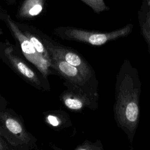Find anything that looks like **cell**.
<instances>
[{
  "mask_svg": "<svg viewBox=\"0 0 150 150\" xmlns=\"http://www.w3.org/2000/svg\"><path fill=\"white\" fill-rule=\"evenodd\" d=\"M6 3H8L9 4H14L16 3L17 0H4Z\"/></svg>",
  "mask_w": 150,
  "mask_h": 150,
  "instance_id": "cell-16",
  "label": "cell"
},
{
  "mask_svg": "<svg viewBox=\"0 0 150 150\" xmlns=\"http://www.w3.org/2000/svg\"><path fill=\"white\" fill-rule=\"evenodd\" d=\"M45 0H24L19 7L16 16L19 19H30L39 15L43 11Z\"/></svg>",
  "mask_w": 150,
  "mask_h": 150,
  "instance_id": "cell-8",
  "label": "cell"
},
{
  "mask_svg": "<svg viewBox=\"0 0 150 150\" xmlns=\"http://www.w3.org/2000/svg\"><path fill=\"white\" fill-rule=\"evenodd\" d=\"M47 119L49 123L53 127H57L60 124V120L56 116L49 115L47 116Z\"/></svg>",
  "mask_w": 150,
  "mask_h": 150,
  "instance_id": "cell-14",
  "label": "cell"
},
{
  "mask_svg": "<svg viewBox=\"0 0 150 150\" xmlns=\"http://www.w3.org/2000/svg\"><path fill=\"white\" fill-rule=\"evenodd\" d=\"M4 124L7 129L18 139L26 141V133L21 122L15 117L9 115H4Z\"/></svg>",
  "mask_w": 150,
  "mask_h": 150,
  "instance_id": "cell-10",
  "label": "cell"
},
{
  "mask_svg": "<svg viewBox=\"0 0 150 150\" xmlns=\"http://www.w3.org/2000/svg\"><path fill=\"white\" fill-rule=\"evenodd\" d=\"M133 25L128 23L122 28L111 32L87 30L72 27H59L55 29L56 35L63 39L74 40L93 46H101L107 42L128 36L133 30Z\"/></svg>",
  "mask_w": 150,
  "mask_h": 150,
  "instance_id": "cell-2",
  "label": "cell"
},
{
  "mask_svg": "<svg viewBox=\"0 0 150 150\" xmlns=\"http://www.w3.org/2000/svg\"><path fill=\"white\" fill-rule=\"evenodd\" d=\"M138 19L141 34L148 45L150 54V5L142 1L138 12Z\"/></svg>",
  "mask_w": 150,
  "mask_h": 150,
  "instance_id": "cell-9",
  "label": "cell"
},
{
  "mask_svg": "<svg viewBox=\"0 0 150 150\" xmlns=\"http://www.w3.org/2000/svg\"><path fill=\"white\" fill-rule=\"evenodd\" d=\"M83 3L88 5L96 13H100L110 9L104 0H81Z\"/></svg>",
  "mask_w": 150,
  "mask_h": 150,
  "instance_id": "cell-12",
  "label": "cell"
},
{
  "mask_svg": "<svg viewBox=\"0 0 150 150\" xmlns=\"http://www.w3.org/2000/svg\"><path fill=\"white\" fill-rule=\"evenodd\" d=\"M5 54L16 71L26 81L38 88H42V83L36 73L31 69L21 59L12 53L11 49L5 50Z\"/></svg>",
  "mask_w": 150,
  "mask_h": 150,
  "instance_id": "cell-7",
  "label": "cell"
},
{
  "mask_svg": "<svg viewBox=\"0 0 150 150\" xmlns=\"http://www.w3.org/2000/svg\"><path fill=\"white\" fill-rule=\"evenodd\" d=\"M143 1H145V2H146L147 4H148L149 5H150V0H142Z\"/></svg>",
  "mask_w": 150,
  "mask_h": 150,
  "instance_id": "cell-17",
  "label": "cell"
},
{
  "mask_svg": "<svg viewBox=\"0 0 150 150\" xmlns=\"http://www.w3.org/2000/svg\"><path fill=\"white\" fill-rule=\"evenodd\" d=\"M76 149L77 150H103V147L100 141L96 143H92L88 141H86L83 144L77 146Z\"/></svg>",
  "mask_w": 150,
  "mask_h": 150,
  "instance_id": "cell-13",
  "label": "cell"
},
{
  "mask_svg": "<svg viewBox=\"0 0 150 150\" xmlns=\"http://www.w3.org/2000/svg\"><path fill=\"white\" fill-rule=\"evenodd\" d=\"M8 148L7 146L5 145V143L0 138V150H2V149H6Z\"/></svg>",
  "mask_w": 150,
  "mask_h": 150,
  "instance_id": "cell-15",
  "label": "cell"
},
{
  "mask_svg": "<svg viewBox=\"0 0 150 150\" xmlns=\"http://www.w3.org/2000/svg\"><path fill=\"white\" fill-rule=\"evenodd\" d=\"M0 18L4 21L15 38L18 40L25 57L33 64L43 76L46 77L50 65L38 54L32 43L16 23L4 10L0 8Z\"/></svg>",
  "mask_w": 150,
  "mask_h": 150,
  "instance_id": "cell-3",
  "label": "cell"
},
{
  "mask_svg": "<svg viewBox=\"0 0 150 150\" xmlns=\"http://www.w3.org/2000/svg\"><path fill=\"white\" fill-rule=\"evenodd\" d=\"M40 39L52 58L64 60L78 67L90 79L96 80L93 69L81 56L64 46L54 43L45 36Z\"/></svg>",
  "mask_w": 150,
  "mask_h": 150,
  "instance_id": "cell-5",
  "label": "cell"
},
{
  "mask_svg": "<svg viewBox=\"0 0 150 150\" xmlns=\"http://www.w3.org/2000/svg\"><path fill=\"white\" fill-rule=\"evenodd\" d=\"M141 92L138 71L125 59L116 77L113 111L117 127L126 134L131 144L140 118Z\"/></svg>",
  "mask_w": 150,
  "mask_h": 150,
  "instance_id": "cell-1",
  "label": "cell"
},
{
  "mask_svg": "<svg viewBox=\"0 0 150 150\" xmlns=\"http://www.w3.org/2000/svg\"><path fill=\"white\" fill-rule=\"evenodd\" d=\"M62 99L66 107L72 110H80L86 107L94 110L98 107V95L90 94L79 89L77 93H63Z\"/></svg>",
  "mask_w": 150,
  "mask_h": 150,
  "instance_id": "cell-6",
  "label": "cell"
},
{
  "mask_svg": "<svg viewBox=\"0 0 150 150\" xmlns=\"http://www.w3.org/2000/svg\"><path fill=\"white\" fill-rule=\"evenodd\" d=\"M21 28V27H20ZM26 36L29 38L35 49H36L38 54L40 57L47 64L50 65V54L45 47L42 40H40V38H38L37 36L33 34L31 32L28 30L24 29L22 30Z\"/></svg>",
  "mask_w": 150,
  "mask_h": 150,
  "instance_id": "cell-11",
  "label": "cell"
},
{
  "mask_svg": "<svg viewBox=\"0 0 150 150\" xmlns=\"http://www.w3.org/2000/svg\"><path fill=\"white\" fill-rule=\"evenodd\" d=\"M50 66L56 70L71 84L88 94L98 95L97 91V80L90 79L78 67L64 60L53 59L51 57Z\"/></svg>",
  "mask_w": 150,
  "mask_h": 150,
  "instance_id": "cell-4",
  "label": "cell"
}]
</instances>
